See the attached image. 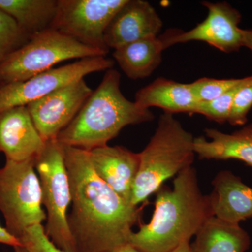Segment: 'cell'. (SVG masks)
<instances>
[{"label": "cell", "instance_id": "1", "mask_svg": "<svg viewBox=\"0 0 252 252\" xmlns=\"http://www.w3.org/2000/svg\"><path fill=\"white\" fill-rule=\"evenodd\" d=\"M64 157L71 189L68 225L76 252H105L130 244L142 207L126 202L99 178L89 151L64 147Z\"/></svg>", "mask_w": 252, "mask_h": 252}, {"label": "cell", "instance_id": "14", "mask_svg": "<svg viewBox=\"0 0 252 252\" xmlns=\"http://www.w3.org/2000/svg\"><path fill=\"white\" fill-rule=\"evenodd\" d=\"M89 152L91 163L99 178L130 203L134 182L140 166V154L121 146L108 145L97 147Z\"/></svg>", "mask_w": 252, "mask_h": 252}, {"label": "cell", "instance_id": "8", "mask_svg": "<svg viewBox=\"0 0 252 252\" xmlns=\"http://www.w3.org/2000/svg\"><path fill=\"white\" fill-rule=\"evenodd\" d=\"M126 0H59L51 29L108 54L104 32Z\"/></svg>", "mask_w": 252, "mask_h": 252}, {"label": "cell", "instance_id": "7", "mask_svg": "<svg viewBox=\"0 0 252 252\" xmlns=\"http://www.w3.org/2000/svg\"><path fill=\"white\" fill-rule=\"evenodd\" d=\"M106 55L50 28L32 36L0 64V83L27 80L68 60Z\"/></svg>", "mask_w": 252, "mask_h": 252}, {"label": "cell", "instance_id": "20", "mask_svg": "<svg viewBox=\"0 0 252 252\" xmlns=\"http://www.w3.org/2000/svg\"><path fill=\"white\" fill-rule=\"evenodd\" d=\"M58 4L59 0H0V9L31 37L51 28Z\"/></svg>", "mask_w": 252, "mask_h": 252}, {"label": "cell", "instance_id": "21", "mask_svg": "<svg viewBox=\"0 0 252 252\" xmlns=\"http://www.w3.org/2000/svg\"><path fill=\"white\" fill-rule=\"evenodd\" d=\"M252 82V76L244 77L238 85L227 91L220 97L208 102H198L195 114H202L209 120L224 124L228 122L235 95L244 86Z\"/></svg>", "mask_w": 252, "mask_h": 252}, {"label": "cell", "instance_id": "27", "mask_svg": "<svg viewBox=\"0 0 252 252\" xmlns=\"http://www.w3.org/2000/svg\"><path fill=\"white\" fill-rule=\"evenodd\" d=\"M243 46L252 52V30H243Z\"/></svg>", "mask_w": 252, "mask_h": 252}, {"label": "cell", "instance_id": "10", "mask_svg": "<svg viewBox=\"0 0 252 252\" xmlns=\"http://www.w3.org/2000/svg\"><path fill=\"white\" fill-rule=\"evenodd\" d=\"M208 10L207 18L188 31L172 29L159 36L166 49L177 44L200 41L225 54L236 52L243 47V29L239 28L241 14L228 2L203 1Z\"/></svg>", "mask_w": 252, "mask_h": 252}, {"label": "cell", "instance_id": "22", "mask_svg": "<svg viewBox=\"0 0 252 252\" xmlns=\"http://www.w3.org/2000/svg\"><path fill=\"white\" fill-rule=\"evenodd\" d=\"M30 39L31 36L21 29L16 21L0 9V64Z\"/></svg>", "mask_w": 252, "mask_h": 252}, {"label": "cell", "instance_id": "3", "mask_svg": "<svg viewBox=\"0 0 252 252\" xmlns=\"http://www.w3.org/2000/svg\"><path fill=\"white\" fill-rule=\"evenodd\" d=\"M120 83L121 74L117 70L106 71L98 87L58 135L59 143L91 151L107 145L126 126L152 122V111L126 98Z\"/></svg>", "mask_w": 252, "mask_h": 252}, {"label": "cell", "instance_id": "9", "mask_svg": "<svg viewBox=\"0 0 252 252\" xmlns=\"http://www.w3.org/2000/svg\"><path fill=\"white\" fill-rule=\"evenodd\" d=\"M106 56L86 58L58 68H53L27 80L0 83V111L28 104L61 88L84 79L91 73L107 71L114 66Z\"/></svg>", "mask_w": 252, "mask_h": 252}, {"label": "cell", "instance_id": "6", "mask_svg": "<svg viewBox=\"0 0 252 252\" xmlns=\"http://www.w3.org/2000/svg\"><path fill=\"white\" fill-rule=\"evenodd\" d=\"M40 181L35 159L23 161L6 159L0 167V212L6 229L20 240L26 230L42 225L46 214L42 209Z\"/></svg>", "mask_w": 252, "mask_h": 252}, {"label": "cell", "instance_id": "2", "mask_svg": "<svg viewBox=\"0 0 252 252\" xmlns=\"http://www.w3.org/2000/svg\"><path fill=\"white\" fill-rule=\"evenodd\" d=\"M214 216L210 196L204 195L197 172L190 166L175 176L172 188L156 192L155 209L148 223L131 235L130 244L140 252H170L190 243Z\"/></svg>", "mask_w": 252, "mask_h": 252}, {"label": "cell", "instance_id": "24", "mask_svg": "<svg viewBox=\"0 0 252 252\" xmlns=\"http://www.w3.org/2000/svg\"><path fill=\"white\" fill-rule=\"evenodd\" d=\"M252 107V82L244 86L235 95L228 122L231 126H245Z\"/></svg>", "mask_w": 252, "mask_h": 252}, {"label": "cell", "instance_id": "17", "mask_svg": "<svg viewBox=\"0 0 252 252\" xmlns=\"http://www.w3.org/2000/svg\"><path fill=\"white\" fill-rule=\"evenodd\" d=\"M136 103L144 109L159 107L164 112L195 114L198 101L190 84H182L165 78H158L135 94Z\"/></svg>", "mask_w": 252, "mask_h": 252}, {"label": "cell", "instance_id": "15", "mask_svg": "<svg viewBox=\"0 0 252 252\" xmlns=\"http://www.w3.org/2000/svg\"><path fill=\"white\" fill-rule=\"evenodd\" d=\"M212 185L213 190L209 196L214 216L238 225L252 218V188L240 177L229 170H222Z\"/></svg>", "mask_w": 252, "mask_h": 252}, {"label": "cell", "instance_id": "29", "mask_svg": "<svg viewBox=\"0 0 252 252\" xmlns=\"http://www.w3.org/2000/svg\"><path fill=\"white\" fill-rule=\"evenodd\" d=\"M170 252H192L190 243H185Z\"/></svg>", "mask_w": 252, "mask_h": 252}, {"label": "cell", "instance_id": "18", "mask_svg": "<svg viewBox=\"0 0 252 252\" xmlns=\"http://www.w3.org/2000/svg\"><path fill=\"white\" fill-rule=\"evenodd\" d=\"M195 236L192 252H247L250 246L246 230L215 216L207 220Z\"/></svg>", "mask_w": 252, "mask_h": 252}, {"label": "cell", "instance_id": "26", "mask_svg": "<svg viewBox=\"0 0 252 252\" xmlns=\"http://www.w3.org/2000/svg\"><path fill=\"white\" fill-rule=\"evenodd\" d=\"M0 243L16 248L18 246H22L20 240L10 234L7 230L0 225Z\"/></svg>", "mask_w": 252, "mask_h": 252}, {"label": "cell", "instance_id": "23", "mask_svg": "<svg viewBox=\"0 0 252 252\" xmlns=\"http://www.w3.org/2000/svg\"><path fill=\"white\" fill-rule=\"evenodd\" d=\"M242 79H217L201 78L190 84L198 102H208L220 97L242 82Z\"/></svg>", "mask_w": 252, "mask_h": 252}, {"label": "cell", "instance_id": "28", "mask_svg": "<svg viewBox=\"0 0 252 252\" xmlns=\"http://www.w3.org/2000/svg\"><path fill=\"white\" fill-rule=\"evenodd\" d=\"M105 252H140L138 250H137L135 248H134L130 244H127V245H124V246L120 247L114 249V250H110V251Z\"/></svg>", "mask_w": 252, "mask_h": 252}, {"label": "cell", "instance_id": "12", "mask_svg": "<svg viewBox=\"0 0 252 252\" xmlns=\"http://www.w3.org/2000/svg\"><path fill=\"white\" fill-rule=\"evenodd\" d=\"M162 21L150 3L144 0H126L104 32L108 49H118L134 41L158 36Z\"/></svg>", "mask_w": 252, "mask_h": 252}, {"label": "cell", "instance_id": "25", "mask_svg": "<svg viewBox=\"0 0 252 252\" xmlns=\"http://www.w3.org/2000/svg\"><path fill=\"white\" fill-rule=\"evenodd\" d=\"M23 246L36 252H66L60 250L46 236L42 225H36L26 230L20 239Z\"/></svg>", "mask_w": 252, "mask_h": 252}, {"label": "cell", "instance_id": "13", "mask_svg": "<svg viewBox=\"0 0 252 252\" xmlns=\"http://www.w3.org/2000/svg\"><path fill=\"white\" fill-rule=\"evenodd\" d=\"M44 145L26 106L0 111V152L6 159H35Z\"/></svg>", "mask_w": 252, "mask_h": 252}, {"label": "cell", "instance_id": "30", "mask_svg": "<svg viewBox=\"0 0 252 252\" xmlns=\"http://www.w3.org/2000/svg\"><path fill=\"white\" fill-rule=\"evenodd\" d=\"M15 252H36L31 249L27 248L22 245V246H18L14 248Z\"/></svg>", "mask_w": 252, "mask_h": 252}, {"label": "cell", "instance_id": "19", "mask_svg": "<svg viewBox=\"0 0 252 252\" xmlns=\"http://www.w3.org/2000/svg\"><path fill=\"white\" fill-rule=\"evenodd\" d=\"M164 46L159 36L145 38L114 50L113 57L131 79L149 77L160 65Z\"/></svg>", "mask_w": 252, "mask_h": 252}, {"label": "cell", "instance_id": "5", "mask_svg": "<svg viewBox=\"0 0 252 252\" xmlns=\"http://www.w3.org/2000/svg\"><path fill=\"white\" fill-rule=\"evenodd\" d=\"M35 170L46 211V236L60 250L76 252L67 220L71 205L70 182L64 162V147L56 139L45 142L42 152L35 158Z\"/></svg>", "mask_w": 252, "mask_h": 252}, {"label": "cell", "instance_id": "16", "mask_svg": "<svg viewBox=\"0 0 252 252\" xmlns=\"http://www.w3.org/2000/svg\"><path fill=\"white\" fill-rule=\"evenodd\" d=\"M205 137L194 138V151L200 159L240 160L252 167V124L232 133L206 128Z\"/></svg>", "mask_w": 252, "mask_h": 252}, {"label": "cell", "instance_id": "11", "mask_svg": "<svg viewBox=\"0 0 252 252\" xmlns=\"http://www.w3.org/2000/svg\"><path fill=\"white\" fill-rule=\"evenodd\" d=\"M84 79L61 88L26 107L44 142L55 140L92 94Z\"/></svg>", "mask_w": 252, "mask_h": 252}, {"label": "cell", "instance_id": "4", "mask_svg": "<svg viewBox=\"0 0 252 252\" xmlns=\"http://www.w3.org/2000/svg\"><path fill=\"white\" fill-rule=\"evenodd\" d=\"M193 135L173 114L164 112L157 130L140 154V166L134 182L130 203L139 206L168 179L192 166L195 157Z\"/></svg>", "mask_w": 252, "mask_h": 252}]
</instances>
